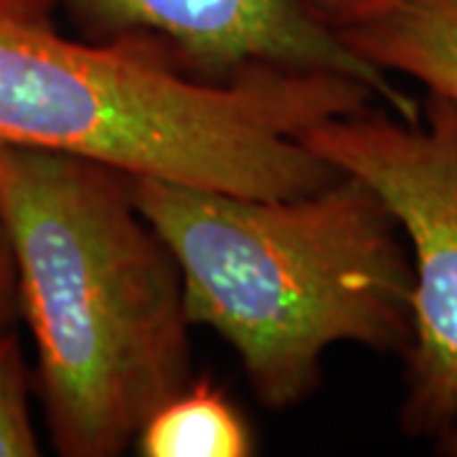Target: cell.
Returning <instances> with one entry per match:
<instances>
[{
  "mask_svg": "<svg viewBox=\"0 0 457 457\" xmlns=\"http://www.w3.org/2000/svg\"><path fill=\"white\" fill-rule=\"evenodd\" d=\"M51 0H0V147H33L254 198L303 196L341 173L303 143L378 102L330 71L254 69L201 79L145 41L59 29Z\"/></svg>",
  "mask_w": 457,
  "mask_h": 457,
  "instance_id": "1",
  "label": "cell"
},
{
  "mask_svg": "<svg viewBox=\"0 0 457 457\" xmlns=\"http://www.w3.org/2000/svg\"><path fill=\"white\" fill-rule=\"evenodd\" d=\"M0 216L54 450L125 455L196 378L179 262L132 176L79 155L0 147Z\"/></svg>",
  "mask_w": 457,
  "mask_h": 457,
  "instance_id": "2",
  "label": "cell"
},
{
  "mask_svg": "<svg viewBox=\"0 0 457 457\" xmlns=\"http://www.w3.org/2000/svg\"><path fill=\"white\" fill-rule=\"evenodd\" d=\"M132 196L179 262L191 326L231 345L264 409L308 402L333 345L407 351V242L363 180L254 198L132 179Z\"/></svg>",
  "mask_w": 457,
  "mask_h": 457,
  "instance_id": "3",
  "label": "cell"
},
{
  "mask_svg": "<svg viewBox=\"0 0 457 457\" xmlns=\"http://www.w3.org/2000/svg\"><path fill=\"white\" fill-rule=\"evenodd\" d=\"M303 143L386 204L411 260V341L399 429L437 437L457 414V102L425 95L417 120L363 107Z\"/></svg>",
  "mask_w": 457,
  "mask_h": 457,
  "instance_id": "4",
  "label": "cell"
},
{
  "mask_svg": "<svg viewBox=\"0 0 457 457\" xmlns=\"http://www.w3.org/2000/svg\"><path fill=\"white\" fill-rule=\"evenodd\" d=\"M92 41L132 38L165 51L201 79L227 82L254 69L330 71L363 82L378 102L417 120L422 102L345 46L315 0H51Z\"/></svg>",
  "mask_w": 457,
  "mask_h": 457,
  "instance_id": "5",
  "label": "cell"
},
{
  "mask_svg": "<svg viewBox=\"0 0 457 457\" xmlns=\"http://www.w3.org/2000/svg\"><path fill=\"white\" fill-rule=\"evenodd\" d=\"M341 38L381 74L457 102V0H394L378 16L343 29Z\"/></svg>",
  "mask_w": 457,
  "mask_h": 457,
  "instance_id": "6",
  "label": "cell"
},
{
  "mask_svg": "<svg viewBox=\"0 0 457 457\" xmlns=\"http://www.w3.org/2000/svg\"><path fill=\"white\" fill-rule=\"evenodd\" d=\"M132 447L143 457H249L257 450L245 414L198 376L147 417Z\"/></svg>",
  "mask_w": 457,
  "mask_h": 457,
  "instance_id": "7",
  "label": "cell"
},
{
  "mask_svg": "<svg viewBox=\"0 0 457 457\" xmlns=\"http://www.w3.org/2000/svg\"><path fill=\"white\" fill-rule=\"evenodd\" d=\"M31 417V371L16 328L0 336V457H38Z\"/></svg>",
  "mask_w": 457,
  "mask_h": 457,
  "instance_id": "8",
  "label": "cell"
},
{
  "mask_svg": "<svg viewBox=\"0 0 457 457\" xmlns=\"http://www.w3.org/2000/svg\"><path fill=\"white\" fill-rule=\"evenodd\" d=\"M18 318H21V305H18L16 260L8 239V228L0 216V336L13 330Z\"/></svg>",
  "mask_w": 457,
  "mask_h": 457,
  "instance_id": "9",
  "label": "cell"
},
{
  "mask_svg": "<svg viewBox=\"0 0 457 457\" xmlns=\"http://www.w3.org/2000/svg\"><path fill=\"white\" fill-rule=\"evenodd\" d=\"M318 8L323 11V16L338 29H348L356 26L366 18L378 16L381 11H386L394 0H315Z\"/></svg>",
  "mask_w": 457,
  "mask_h": 457,
  "instance_id": "10",
  "label": "cell"
},
{
  "mask_svg": "<svg viewBox=\"0 0 457 457\" xmlns=\"http://www.w3.org/2000/svg\"><path fill=\"white\" fill-rule=\"evenodd\" d=\"M435 447H437V453H440V455L457 457V414H455V420L447 425V429L435 437Z\"/></svg>",
  "mask_w": 457,
  "mask_h": 457,
  "instance_id": "11",
  "label": "cell"
}]
</instances>
